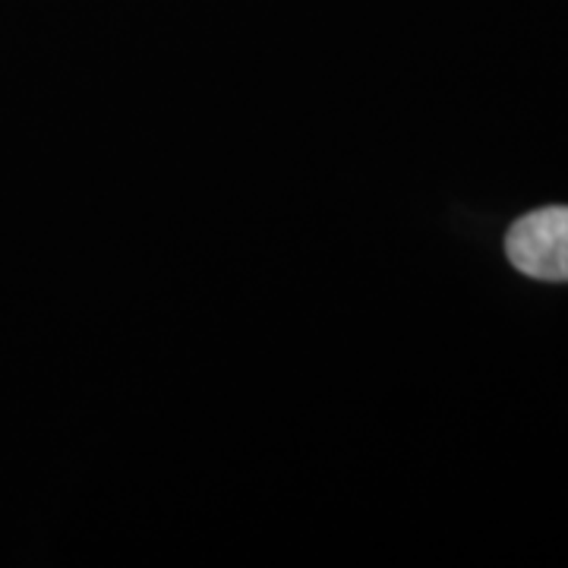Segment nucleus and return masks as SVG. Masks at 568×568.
I'll use <instances>...</instances> for the list:
<instances>
[{
  "label": "nucleus",
  "mask_w": 568,
  "mask_h": 568,
  "mask_svg": "<svg viewBox=\"0 0 568 568\" xmlns=\"http://www.w3.org/2000/svg\"><path fill=\"white\" fill-rule=\"evenodd\" d=\"M506 256L537 282H568V205H544L508 227Z\"/></svg>",
  "instance_id": "1"
}]
</instances>
